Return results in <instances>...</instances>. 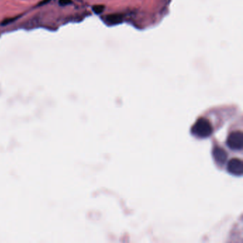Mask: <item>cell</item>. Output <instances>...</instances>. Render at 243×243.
<instances>
[{
  "label": "cell",
  "instance_id": "obj_1",
  "mask_svg": "<svg viewBox=\"0 0 243 243\" xmlns=\"http://www.w3.org/2000/svg\"><path fill=\"white\" fill-rule=\"evenodd\" d=\"M213 132V128L210 122L205 118H198L191 128L193 136L200 139L208 138Z\"/></svg>",
  "mask_w": 243,
  "mask_h": 243
},
{
  "label": "cell",
  "instance_id": "obj_2",
  "mask_svg": "<svg viewBox=\"0 0 243 243\" xmlns=\"http://www.w3.org/2000/svg\"><path fill=\"white\" fill-rule=\"evenodd\" d=\"M228 148L232 151H242L243 146V135L241 131H234L228 136L226 141Z\"/></svg>",
  "mask_w": 243,
  "mask_h": 243
},
{
  "label": "cell",
  "instance_id": "obj_3",
  "mask_svg": "<svg viewBox=\"0 0 243 243\" xmlns=\"http://www.w3.org/2000/svg\"><path fill=\"white\" fill-rule=\"evenodd\" d=\"M227 170L233 175L241 176L243 173V163L240 159L232 158L227 163Z\"/></svg>",
  "mask_w": 243,
  "mask_h": 243
},
{
  "label": "cell",
  "instance_id": "obj_4",
  "mask_svg": "<svg viewBox=\"0 0 243 243\" xmlns=\"http://www.w3.org/2000/svg\"><path fill=\"white\" fill-rule=\"evenodd\" d=\"M213 157L215 163L220 165H223L227 159V154L226 151L221 147L215 146L213 149Z\"/></svg>",
  "mask_w": 243,
  "mask_h": 243
},
{
  "label": "cell",
  "instance_id": "obj_5",
  "mask_svg": "<svg viewBox=\"0 0 243 243\" xmlns=\"http://www.w3.org/2000/svg\"><path fill=\"white\" fill-rule=\"evenodd\" d=\"M71 0H59V4L60 6H66L71 4Z\"/></svg>",
  "mask_w": 243,
  "mask_h": 243
},
{
  "label": "cell",
  "instance_id": "obj_6",
  "mask_svg": "<svg viewBox=\"0 0 243 243\" xmlns=\"http://www.w3.org/2000/svg\"><path fill=\"white\" fill-rule=\"evenodd\" d=\"M16 19V18L14 19H6L5 21H3L2 23V25H7V24H9L12 22H14V20Z\"/></svg>",
  "mask_w": 243,
  "mask_h": 243
},
{
  "label": "cell",
  "instance_id": "obj_7",
  "mask_svg": "<svg viewBox=\"0 0 243 243\" xmlns=\"http://www.w3.org/2000/svg\"><path fill=\"white\" fill-rule=\"evenodd\" d=\"M50 1H51V0H42V1H41V2L39 4L38 6H42V5H46V4L49 3V2H50Z\"/></svg>",
  "mask_w": 243,
  "mask_h": 243
}]
</instances>
